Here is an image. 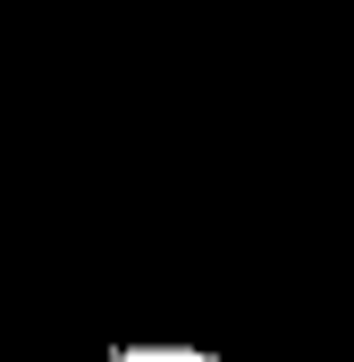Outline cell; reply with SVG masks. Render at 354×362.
<instances>
[{"label":"cell","instance_id":"6da1fadb","mask_svg":"<svg viewBox=\"0 0 354 362\" xmlns=\"http://www.w3.org/2000/svg\"><path fill=\"white\" fill-rule=\"evenodd\" d=\"M101 362H228V354L202 346V337H127V346H110Z\"/></svg>","mask_w":354,"mask_h":362}]
</instances>
